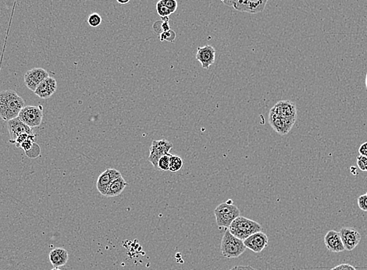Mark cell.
I'll return each instance as SVG.
<instances>
[{
  "label": "cell",
  "mask_w": 367,
  "mask_h": 270,
  "mask_svg": "<svg viewBox=\"0 0 367 270\" xmlns=\"http://www.w3.org/2000/svg\"><path fill=\"white\" fill-rule=\"evenodd\" d=\"M25 106V100L15 91L0 92V117L3 120L8 121L18 117Z\"/></svg>",
  "instance_id": "obj_1"
},
{
  "label": "cell",
  "mask_w": 367,
  "mask_h": 270,
  "mask_svg": "<svg viewBox=\"0 0 367 270\" xmlns=\"http://www.w3.org/2000/svg\"><path fill=\"white\" fill-rule=\"evenodd\" d=\"M262 229L257 222L240 216L232 222L228 230L234 236L244 241L252 234L262 231Z\"/></svg>",
  "instance_id": "obj_2"
},
{
  "label": "cell",
  "mask_w": 367,
  "mask_h": 270,
  "mask_svg": "<svg viewBox=\"0 0 367 270\" xmlns=\"http://www.w3.org/2000/svg\"><path fill=\"white\" fill-rule=\"evenodd\" d=\"M246 247L244 241L234 236L229 230H227L221 241V254L225 258H236L246 251Z\"/></svg>",
  "instance_id": "obj_3"
},
{
  "label": "cell",
  "mask_w": 367,
  "mask_h": 270,
  "mask_svg": "<svg viewBox=\"0 0 367 270\" xmlns=\"http://www.w3.org/2000/svg\"><path fill=\"white\" fill-rule=\"evenodd\" d=\"M240 210L236 206L227 202L221 203L214 210L216 224L221 228H229L232 222L240 217Z\"/></svg>",
  "instance_id": "obj_4"
},
{
  "label": "cell",
  "mask_w": 367,
  "mask_h": 270,
  "mask_svg": "<svg viewBox=\"0 0 367 270\" xmlns=\"http://www.w3.org/2000/svg\"><path fill=\"white\" fill-rule=\"evenodd\" d=\"M18 117L31 128L40 126L43 119V108L42 106H25L20 112Z\"/></svg>",
  "instance_id": "obj_5"
},
{
  "label": "cell",
  "mask_w": 367,
  "mask_h": 270,
  "mask_svg": "<svg viewBox=\"0 0 367 270\" xmlns=\"http://www.w3.org/2000/svg\"><path fill=\"white\" fill-rule=\"evenodd\" d=\"M173 148V144L169 141L159 140L152 142L150 147L149 161L153 164L155 168H158V161L160 158L170 154V151Z\"/></svg>",
  "instance_id": "obj_6"
},
{
  "label": "cell",
  "mask_w": 367,
  "mask_h": 270,
  "mask_svg": "<svg viewBox=\"0 0 367 270\" xmlns=\"http://www.w3.org/2000/svg\"><path fill=\"white\" fill-rule=\"evenodd\" d=\"M270 113L281 116L294 124L297 118V109L296 104L290 101H280L272 108Z\"/></svg>",
  "instance_id": "obj_7"
},
{
  "label": "cell",
  "mask_w": 367,
  "mask_h": 270,
  "mask_svg": "<svg viewBox=\"0 0 367 270\" xmlns=\"http://www.w3.org/2000/svg\"><path fill=\"white\" fill-rule=\"evenodd\" d=\"M268 0H236L233 5L236 11L249 14H259L265 10Z\"/></svg>",
  "instance_id": "obj_8"
},
{
  "label": "cell",
  "mask_w": 367,
  "mask_h": 270,
  "mask_svg": "<svg viewBox=\"0 0 367 270\" xmlns=\"http://www.w3.org/2000/svg\"><path fill=\"white\" fill-rule=\"evenodd\" d=\"M243 241L246 248L255 253H260L268 245L269 238L265 233L259 231L249 236Z\"/></svg>",
  "instance_id": "obj_9"
},
{
  "label": "cell",
  "mask_w": 367,
  "mask_h": 270,
  "mask_svg": "<svg viewBox=\"0 0 367 270\" xmlns=\"http://www.w3.org/2000/svg\"><path fill=\"white\" fill-rule=\"evenodd\" d=\"M339 233L343 245L346 251H352L360 243V234L352 227H343Z\"/></svg>",
  "instance_id": "obj_10"
},
{
  "label": "cell",
  "mask_w": 367,
  "mask_h": 270,
  "mask_svg": "<svg viewBox=\"0 0 367 270\" xmlns=\"http://www.w3.org/2000/svg\"><path fill=\"white\" fill-rule=\"evenodd\" d=\"M49 74L42 68H34L27 71L25 75V84L29 90L35 92L41 82L48 78Z\"/></svg>",
  "instance_id": "obj_11"
},
{
  "label": "cell",
  "mask_w": 367,
  "mask_h": 270,
  "mask_svg": "<svg viewBox=\"0 0 367 270\" xmlns=\"http://www.w3.org/2000/svg\"><path fill=\"white\" fill-rule=\"evenodd\" d=\"M120 176H121V173L116 169H106L99 175L97 182H96V187L99 193L103 194V196H106L110 184L113 180L118 178Z\"/></svg>",
  "instance_id": "obj_12"
},
{
  "label": "cell",
  "mask_w": 367,
  "mask_h": 270,
  "mask_svg": "<svg viewBox=\"0 0 367 270\" xmlns=\"http://www.w3.org/2000/svg\"><path fill=\"white\" fill-rule=\"evenodd\" d=\"M7 128L9 130L10 136H11V141H10L11 143L16 140L22 133L35 134L33 130L28 125L25 124L24 122L21 121L18 116L7 121Z\"/></svg>",
  "instance_id": "obj_13"
},
{
  "label": "cell",
  "mask_w": 367,
  "mask_h": 270,
  "mask_svg": "<svg viewBox=\"0 0 367 270\" xmlns=\"http://www.w3.org/2000/svg\"><path fill=\"white\" fill-rule=\"evenodd\" d=\"M215 56L216 50L212 45H206L197 49L196 59L204 69H209V66L213 64Z\"/></svg>",
  "instance_id": "obj_14"
},
{
  "label": "cell",
  "mask_w": 367,
  "mask_h": 270,
  "mask_svg": "<svg viewBox=\"0 0 367 270\" xmlns=\"http://www.w3.org/2000/svg\"><path fill=\"white\" fill-rule=\"evenodd\" d=\"M324 244L328 251L334 253H341L345 251L341 241L340 233L336 230H329L324 237Z\"/></svg>",
  "instance_id": "obj_15"
},
{
  "label": "cell",
  "mask_w": 367,
  "mask_h": 270,
  "mask_svg": "<svg viewBox=\"0 0 367 270\" xmlns=\"http://www.w3.org/2000/svg\"><path fill=\"white\" fill-rule=\"evenodd\" d=\"M57 83L54 78L48 77L46 79L41 82L35 91V94L41 99H49L56 92Z\"/></svg>",
  "instance_id": "obj_16"
},
{
  "label": "cell",
  "mask_w": 367,
  "mask_h": 270,
  "mask_svg": "<svg viewBox=\"0 0 367 270\" xmlns=\"http://www.w3.org/2000/svg\"><path fill=\"white\" fill-rule=\"evenodd\" d=\"M269 122L273 130L281 135L287 134L294 125V123H290L284 118L273 114L270 112L269 115Z\"/></svg>",
  "instance_id": "obj_17"
},
{
  "label": "cell",
  "mask_w": 367,
  "mask_h": 270,
  "mask_svg": "<svg viewBox=\"0 0 367 270\" xmlns=\"http://www.w3.org/2000/svg\"><path fill=\"white\" fill-rule=\"evenodd\" d=\"M49 261L55 268L63 266L69 260V253L64 248H56L49 252Z\"/></svg>",
  "instance_id": "obj_18"
},
{
  "label": "cell",
  "mask_w": 367,
  "mask_h": 270,
  "mask_svg": "<svg viewBox=\"0 0 367 270\" xmlns=\"http://www.w3.org/2000/svg\"><path fill=\"white\" fill-rule=\"evenodd\" d=\"M127 186V183L124 180V177H119L118 178L113 180L111 184L109 186L108 190L106 194V197H117V196L120 195L124 189Z\"/></svg>",
  "instance_id": "obj_19"
},
{
  "label": "cell",
  "mask_w": 367,
  "mask_h": 270,
  "mask_svg": "<svg viewBox=\"0 0 367 270\" xmlns=\"http://www.w3.org/2000/svg\"><path fill=\"white\" fill-rule=\"evenodd\" d=\"M183 162L182 159L179 156H170V171L175 173V172L179 171L182 168Z\"/></svg>",
  "instance_id": "obj_20"
},
{
  "label": "cell",
  "mask_w": 367,
  "mask_h": 270,
  "mask_svg": "<svg viewBox=\"0 0 367 270\" xmlns=\"http://www.w3.org/2000/svg\"><path fill=\"white\" fill-rule=\"evenodd\" d=\"M157 14L162 18H168L171 14L170 10L163 4L161 1H159L157 4Z\"/></svg>",
  "instance_id": "obj_21"
},
{
  "label": "cell",
  "mask_w": 367,
  "mask_h": 270,
  "mask_svg": "<svg viewBox=\"0 0 367 270\" xmlns=\"http://www.w3.org/2000/svg\"><path fill=\"white\" fill-rule=\"evenodd\" d=\"M25 154L30 159H35V158L39 157L41 154L40 146L37 144V143H35V142H34L32 147L29 150L25 152Z\"/></svg>",
  "instance_id": "obj_22"
},
{
  "label": "cell",
  "mask_w": 367,
  "mask_h": 270,
  "mask_svg": "<svg viewBox=\"0 0 367 270\" xmlns=\"http://www.w3.org/2000/svg\"><path fill=\"white\" fill-rule=\"evenodd\" d=\"M171 155H167V156H162L160 158L158 161V167L161 170L167 171L170 169V156Z\"/></svg>",
  "instance_id": "obj_23"
},
{
  "label": "cell",
  "mask_w": 367,
  "mask_h": 270,
  "mask_svg": "<svg viewBox=\"0 0 367 270\" xmlns=\"http://www.w3.org/2000/svg\"><path fill=\"white\" fill-rule=\"evenodd\" d=\"M88 23L91 27L96 28V27L101 25L102 18L99 14L93 13V14L89 15V18H88Z\"/></svg>",
  "instance_id": "obj_24"
},
{
  "label": "cell",
  "mask_w": 367,
  "mask_h": 270,
  "mask_svg": "<svg viewBox=\"0 0 367 270\" xmlns=\"http://www.w3.org/2000/svg\"><path fill=\"white\" fill-rule=\"evenodd\" d=\"M176 34L172 30H169V31H164L161 35H160V41L164 42V41H168V42H173L175 40Z\"/></svg>",
  "instance_id": "obj_25"
},
{
  "label": "cell",
  "mask_w": 367,
  "mask_h": 270,
  "mask_svg": "<svg viewBox=\"0 0 367 270\" xmlns=\"http://www.w3.org/2000/svg\"><path fill=\"white\" fill-rule=\"evenodd\" d=\"M357 166L358 168L362 172H367V157L366 156H359L356 158Z\"/></svg>",
  "instance_id": "obj_26"
},
{
  "label": "cell",
  "mask_w": 367,
  "mask_h": 270,
  "mask_svg": "<svg viewBox=\"0 0 367 270\" xmlns=\"http://www.w3.org/2000/svg\"><path fill=\"white\" fill-rule=\"evenodd\" d=\"M35 135H32V137H30L29 139L25 140V142H23L21 143L20 148L22 149L25 152L29 150L33 146V143L35 142Z\"/></svg>",
  "instance_id": "obj_27"
},
{
  "label": "cell",
  "mask_w": 367,
  "mask_h": 270,
  "mask_svg": "<svg viewBox=\"0 0 367 270\" xmlns=\"http://www.w3.org/2000/svg\"><path fill=\"white\" fill-rule=\"evenodd\" d=\"M160 1L170 10L171 14L175 12L178 9V3L176 0H160Z\"/></svg>",
  "instance_id": "obj_28"
},
{
  "label": "cell",
  "mask_w": 367,
  "mask_h": 270,
  "mask_svg": "<svg viewBox=\"0 0 367 270\" xmlns=\"http://www.w3.org/2000/svg\"><path fill=\"white\" fill-rule=\"evenodd\" d=\"M358 208L364 212H367V194H362L358 197Z\"/></svg>",
  "instance_id": "obj_29"
},
{
  "label": "cell",
  "mask_w": 367,
  "mask_h": 270,
  "mask_svg": "<svg viewBox=\"0 0 367 270\" xmlns=\"http://www.w3.org/2000/svg\"><path fill=\"white\" fill-rule=\"evenodd\" d=\"M32 135L35 134L22 133V134L20 135L19 137H18L16 140L14 141V142H12V144H14L17 146V147L20 148V146H21V143H22L23 142H25V141L27 140V139H29L30 137H32Z\"/></svg>",
  "instance_id": "obj_30"
},
{
  "label": "cell",
  "mask_w": 367,
  "mask_h": 270,
  "mask_svg": "<svg viewBox=\"0 0 367 270\" xmlns=\"http://www.w3.org/2000/svg\"><path fill=\"white\" fill-rule=\"evenodd\" d=\"M331 270H357L355 267L352 266L349 264L344 263L341 264V265H337V266L331 268Z\"/></svg>",
  "instance_id": "obj_31"
},
{
  "label": "cell",
  "mask_w": 367,
  "mask_h": 270,
  "mask_svg": "<svg viewBox=\"0 0 367 270\" xmlns=\"http://www.w3.org/2000/svg\"><path fill=\"white\" fill-rule=\"evenodd\" d=\"M358 153L360 156L367 157V142H364L363 144L361 145L360 147L358 148Z\"/></svg>",
  "instance_id": "obj_32"
},
{
  "label": "cell",
  "mask_w": 367,
  "mask_h": 270,
  "mask_svg": "<svg viewBox=\"0 0 367 270\" xmlns=\"http://www.w3.org/2000/svg\"><path fill=\"white\" fill-rule=\"evenodd\" d=\"M230 270H258L250 265H237Z\"/></svg>",
  "instance_id": "obj_33"
},
{
  "label": "cell",
  "mask_w": 367,
  "mask_h": 270,
  "mask_svg": "<svg viewBox=\"0 0 367 270\" xmlns=\"http://www.w3.org/2000/svg\"><path fill=\"white\" fill-rule=\"evenodd\" d=\"M225 5L228 6V7H233L235 3L236 2V0H221Z\"/></svg>",
  "instance_id": "obj_34"
},
{
  "label": "cell",
  "mask_w": 367,
  "mask_h": 270,
  "mask_svg": "<svg viewBox=\"0 0 367 270\" xmlns=\"http://www.w3.org/2000/svg\"><path fill=\"white\" fill-rule=\"evenodd\" d=\"M117 2L118 4H122V5H124V4H128L130 2V0H117Z\"/></svg>",
  "instance_id": "obj_35"
},
{
  "label": "cell",
  "mask_w": 367,
  "mask_h": 270,
  "mask_svg": "<svg viewBox=\"0 0 367 270\" xmlns=\"http://www.w3.org/2000/svg\"><path fill=\"white\" fill-rule=\"evenodd\" d=\"M365 88H366L367 89V73L366 75H365Z\"/></svg>",
  "instance_id": "obj_36"
},
{
  "label": "cell",
  "mask_w": 367,
  "mask_h": 270,
  "mask_svg": "<svg viewBox=\"0 0 367 270\" xmlns=\"http://www.w3.org/2000/svg\"><path fill=\"white\" fill-rule=\"evenodd\" d=\"M227 203H228V204H234L233 202H232V200H229V201H226Z\"/></svg>",
  "instance_id": "obj_37"
},
{
  "label": "cell",
  "mask_w": 367,
  "mask_h": 270,
  "mask_svg": "<svg viewBox=\"0 0 367 270\" xmlns=\"http://www.w3.org/2000/svg\"><path fill=\"white\" fill-rule=\"evenodd\" d=\"M51 270H61V269H60V268H55V267H54V268H52V269H51Z\"/></svg>",
  "instance_id": "obj_38"
},
{
  "label": "cell",
  "mask_w": 367,
  "mask_h": 270,
  "mask_svg": "<svg viewBox=\"0 0 367 270\" xmlns=\"http://www.w3.org/2000/svg\"><path fill=\"white\" fill-rule=\"evenodd\" d=\"M366 194H367V192H366Z\"/></svg>",
  "instance_id": "obj_39"
}]
</instances>
